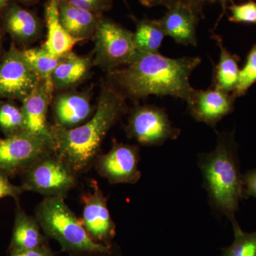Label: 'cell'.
<instances>
[{
  "mask_svg": "<svg viewBox=\"0 0 256 256\" xmlns=\"http://www.w3.org/2000/svg\"><path fill=\"white\" fill-rule=\"evenodd\" d=\"M136 23V32H133V40L138 52H160L165 36L164 32L156 20L132 18Z\"/></svg>",
  "mask_w": 256,
  "mask_h": 256,
  "instance_id": "cell-22",
  "label": "cell"
},
{
  "mask_svg": "<svg viewBox=\"0 0 256 256\" xmlns=\"http://www.w3.org/2000/svg\"><path fill=\"white\" fill-rule=\"evenodd\" d=\"M46 236L54 239L70 256H109L112 246L96 242L82 220L62 197H45L37 206L36 216Z\"/></svg>",
  "mask_w": 256,
  "mask_h": 256,
  "instance_id": "cell-4",
  "label": "cell"
},
{
  "mask_svg": "<svg viewBox=\"0 0 256 256\" xmlns=\"http://www.w3.org/2000/svg\"><path fill=\"white\" fill-rule=\"evenodd\" d=\"M58 12L62 26L69 34L79 42L94 36L102 15L82 9L60 0Z\"/></svg>",
  "mask_w": 256,
  "mask_h": 256,
  "instance_id": "cell-18",
  "label": "cell"
},
{
  "mask_svg": "<svg viewBox=\"0 0 256 256\" xmlns=\"http://www.w3.org/2000/svg\"><path fill=\"white\" fill-rule=\"evenodd\" d=\"M25 60L38 76L47 84H52V75L60 60V56L52 55L42 48H28L22 50Z\"/></svg>",
  "mask_w": 256,
  "mask_h": 256,
  "instance_id": "cell-23",
  "label": "cell"
},
{
  "mask_svg": "<svg viewBox=\"0 0 256 256\" xmlns=\"http://www.w3.org/2000/svg\"><path fill=\"white\" fill-rule=\"evenodd\" d=\"M210 37L220 50V60L214 66L212 86L226 92H233L238 80L240 57L230 53L224 46L222 37L214 32H212Z\"/></svg>",
  "mask_w": 256,
  "mask_h": 256,
  "instance_id": "cell-20",
  "label": "cell"
},
{
  "mask_svg": "<svg viewBox=\"0 0 256 256\" xmlns=\"http://www.w3.org/2000/svg\"><path fill=\"white\" fill-rule=\"evenodd\" d=\"M22 192L24 190L21 186L12 184L10 182L8 174L0 170V200L6 196L18 198Z\"/></svg>",
  "mask_w": 256,
  "mask_h": 256,
  "instance_id": "cell-30",
  "label": "cell"
},
{
  "mask_svg": "<svg viewBox=\"0 0 256 256\" xmlns=\"http://www.w3.org/2000/svg\"><path fill=\"white\" fill-rule=\"evenodd\" d=\"M235 100L232 94L210 86L205 90L194 88L186 104L193 118L215 130L218 122L233 112Z\"/></svg>",
  "mask_w": 256,
  "mask_h": 256,
  "instance_id": "cell-12",
  "label": "cell"
},
{
  "mask_svg": "<svg viewBox=\"0 0 256 256\" xmlns=\"http://www.w3.org/2000/svg\"><path fill=\"white\" fill-rule=\"evenodd\" d=\"M230 15L229 21L234 23L256 24V2L252 0L242 4H232L228 6Z\"/></svg>",
  "mask_w": 256,
  "mask_h": 256,
  "instance_id": "cell-28",
  "label": "cell"
},
{
  "mask_svg": "<svg viewBox=\"0 0 256 256\" xmlns=\"http://www.w3.org/2000/svg\"><path fill=\"white\" fill-rule=\"evenodd\" d=\"M201 18L184 8L176 6L168 10L162 18L156 20L166 36L178 44L196 46V28Z\"/></svg>",
  "mask_w": 256,
  "mask_h": 256,
  "instance_id": "cell-16",
  "label": "cell"
},
{
  "mask_svg": "<svg viewBox=\"0 0 256 256\" xmlns=\"http://www.w3.org/2000/svg\"><path fill=\"white\" fill-rule=\"evenodd\" d=\"M126 99L108 82L102 86L95 111L86 122L72 129L52 126L54 151L76 174L95 162L108 133L128 112Z\"/></svg>",
  "mask_w": 256,
  "mask_h": 256,
  "instance_id": "cell-2",
  "label": "cell"
},
{
  "mask_svg": "<svg viewBox=\"0 0 256 256\" xmlns=\"http://www.w3.org/2000/svg\"><path fill=\"white\" fill-rule=\"evenodd\" d=\"M244 198H256V169L250 170L242 174Z\"/></svg>",
  "mask_w": 256,
  "mask_h": 256,
  "instance_id": "cell-31",
  "label": "cell"
},
{
  "mask_svg": "<svg viewBox=\"0 0 256 256\" xmlns=\"http://www.w3.org/2000/svg\"><path fill=\"white\" fill-rule=\"evenodd\" d=\"M0 28L15 44L28 45L41 35L42 24L32 12L15 0H10L0 11Z\"/></svg>",
  "mask_w": 256,
  "mask_h": 256,
  "instance_id": "cell-13",
  "label": "cell"
},
{
  "mask_svg": "<svg viewBox=\"0 0 256 256\" xmlns=\"http://www.w3.org/2000/svg\"><path fill=\"white\" fill-rule=\"evenodd\" d=\"M198 166L210 205L229 220L236 218L244 194L238 146L233 132H218L215 149L198 156Z\"/></svg>",
  "mask_w": 256,
  "mask_h": 256,
  "instance_id": "cell-3",
  "label": "cell"
},
{
  "mask_svg": "<svg viewBox=\"0 0 256 256\" xmlns=\"http://www.w3.org/2000/svg\"><path fill=\"white\" fill-rule=\"evenodd\" d=\"M92 60L70 50L60 56L58 65L52 75L54 88L66 90L80 85L90 76Z\"/></svg>",
  "mask_w": 256,
  "mask_h": 256,
  "instance_id": "cell-17",
  "label": "cell"
},
{
  "mask_svg": "<svg viewBox=\"0 0 256 256\" xmlns=\"http://www.w3.org/2000/svg\"><path fill=\"white\" fill-rule=\"evenodd\" d=\"M0 129L5 137L26 132L22 108L12 102H0Z\"/></svg>",
  "mask_w": 256,
  "mask_h": 256,
  "instance_id": "cell-25",
  "label": "cell"
},
{
  "mask_svg": "<svg viewBox=\"0 0 256 256\" xmlns=\"http://www.w3.org/2000/svg\"><path fill=\"white\" fill-rule=\"evenodd\" d=\"M128 138L144 146H160L176 140L181 130L175 128L164 108L156 105H136L131 110L126 126Z\"/></svg>",
  "mask_w": 256,
  "mask_h": 256,
  "instance_id": "cell-7",
  "label": "cell"
},
{
  "mask_svg": "<svg viewBox=\"0 0 256 256\" xmlns=\"http://www.w3.org/2000/svg\"><path fill=\"white\" fill-rule=\"evenodd\" d=\"M67 1L74 6L101 15L104 12L110 10L112 5V0H67Z\"/></svg>",
  "mask_w": 256,
  "mask_h": 256,
  "instance_id": "cell-29",
  "label": "cell"
},
{
  "mask_svg": "<svg viewBox=\"0 0 256 256\" xmlns=\"http://www.w3.org/2000/svg\"><path fill=\"white\" fill-rule=\"evenodd\" d=\"M2 30L1 28H0V60H1L2 57L3 55H2Z\"/></svg>",
  "mask_w": 256,
  "mask_h": 256,
  "instance_id": "cell-36",
  "label": "cell"
},
{
  "mask_svg": "<svg viewBox=\"0 0 256 256\" xmlns=\"http://www.w3.org/2000/svg\"><path fill=\"white\" fill-rule=\"evenodd\" d=\"M10 1V0H0V11Z\"/></svg>",
  "mask_w": 256,
  "mask_h": 256,
  "instance_id": "cell-35",
  "label": "cell"
},
{
  "mask_svg": "<svg viewBox=\"0 0 256 256\" xmlns=\"http://www.w3.org/2000/svg\"><path fill=\"white\" fill-rule=\"evenodd\" d=\"M92 190L82 195L84 208L82 220L88 234L96 242L112 246L116 236V224L108 207V198L99 188L97 182L92 184Z\"/></svg>",
  "mask_w": 256,
  "mask_h": 256,
  "instance_id": "cell-11",
  "label": "cell"
},
{
  "mask_svg": "<svg viewBox=\"0 0 256 256\" xmlns=\"http://www.w3.org/2000/svg\"><path fill=\"white\" fill-rule=\"evenodd\" d=\"M256 82V44L247 56L246 62L242 69H240L236 86L232 95L236 98L246 95L248 89Z\"/></svg>",
  "mask_w": 256,
  "mask_h": 256,
  "instance_id": "cell-26",
  "label": "cell"
},
{
  "mask_svg": "<svg viewBox=\"0 0 256 256\" xmlns=\"http://www.w3.org/2000/svg\"><path fill=\"white\" fill-rule=\"evenodd\" d=\"M234 229V240L222 249L220 256H256V232H244L236 220H230Z\"/></svg>",
  "mask_w": 256,
  "mask_h": 256,
  "instance_id": "cell-24",
  "label": "cell"
},
{
  "mask_svg": "<svg viewBox=\"0 0 256 256\" xmlns=\"http://www.w3.org/2000/svg\"><path fill=\"white\" fill-rule=\"evenodd\" d=\"M60 0H48L45 6V20L47 28L46 40L43 47L56 56L70 52L78 43L64 30L58 12Z\"/></svg>",
  "mask_w": 256,
  "mask_h": 256,
  "instance_id": "cell-19",
  "label": "cell"
},
{
  "mask_svg": "<svg viewBox=\"0 0 256 256\" xmlns=\"http://www.w3.org/2000/svg\"><path fill=\"white\" fill-rule=\"evenodd\" d=\"M217 0H140V4L146 8L164 6L166 10L176 6H184L200 18H204L205 8L213 4Z\"/></svg>",
  "mask_w": 256,
  "mask_h": 256,
  "instance_id": "cell-27",
  "label": "cell"
},
{
  "mask_svg": "<svg viewBox=\"0 0 256 256\" xmlns=\"http://www.w3.org/2000/svg\"><path fill=\"white\" fill-rule=\"evenodd\" d=\"M10 256H55V254L48 245H44L36 248L11 252Z\"/></svg>",
  "mask_w": 256,
  "mask_h": 256,
  "instance_id": "cell-32",
  "label": "cell"
},
{
  "mask_svg": "<svg viewBox=\"0 0 256 256\" xmlns=\"http://www.w3.org/2000/svg\"><path fill=\"white\" fill-rule=\"evenodd\" d=\"M52 151L53 139L46 136L23 132L0 138V170L8 174L24 171Z\"/></svg>",
  "mask_w": 256,
  "mask_h": 256,
  "instance_id": "cell-8",
  "label": "cell"
},
{
  "mask_svg": "<svg viewBox=\"0 0 256 256\" xmlns=\"http://www.w3.org/2000/svg\"><path fill=\"white\" fill-rule=\"evenodd\" d=\"M139 161L138 146L114 140L110 151L98 156L94 163L98 174L116 184L137 183L141 178Z\"/></svg>",
  "mask_w": 256,
  "mask_h": 256,
  "instance_id": "cell-10",
  "label": "cell"
},
{
  "mask_svg": "<svg viewBox=\"0 0 256 256\" xmlns=\"http://www.w3.org/2000/svg\"><path fill=\"white\" fill-rule=\"evenodd\" d=\"M24 172V191L45 197L65 198L76 184V173L54 151L42 156Z\"/></svg>",
  "mask_w": 256,
  "mask_h": 256,
  "instance_id": "cell-6",
  "label": "cell"
},
{
  "mask_svg": "<svg viewBox=\"0 0 256 256\" xmlns=\"http://www.w3.org/2000/svg\"><path fill=\"white\" fill-rule=\"evenodd\" d=\"M15 1L18 2L20 3L21 4L28 5L33 4L37 0H15Z\"/></svg>",
  "mask_w": 256,
  "mask_h": 256,
  "instance_id": "cell-34",
  "label": "cell"
},
{
  "mask_svg": "<svg viewBox=\"0 0 256 256\" xmlns=\"http://www.w3.org/2000/svg\"><path fill=\"white\" fill-rule=\"evenodd\" d=\"M44 245H47L46 238L42 234L36 218L26 214L23 210H18L15 216L10 252Z\"/></svg>",
  "mask_w": 256,
  "mask_h": 256,
  "instance_id": "cell-21",
  "label": "cell"
},
{
  "mask_svg": "<svg viewBox=\"0 0 256 256\" xmlns=\"http://www.w3.org/2000/svg\"><path fill=\"white\" fill-rule=\"evenodd\" d=\"M202 63L198 56L172 58L160 52H138L128 65L108 73V82L126 98L171 96L188 102L194 88L190 77Z\"/></svg>",
  "mask_w": 256,
  "mask_h": 256,
  "instance_id": "cell-1",
  "label": "cell"
},
{
  "mask_svg": "<svg viewBox=\"0 0 256 256\" xmlns=\"http://www.w3.org/2000/svg\"><path fill=\"white\" fill-rule=\"evenodd\" d=\"M54 92L53 86L42 80L22 102L26 132L52 138V126L47 122V114L53 100Z\"/></svg>",
  "mask_w": 256,
  "mask_h": 256,
  "instance_id": "cell-15",
  "label": "cell"
},
{
  "mask_svg": "<svg viewBox=\"0 0 256 256\" xmlns=\"http://www.w3.org/2000/svg\"><path fill=\"white\" fill-rule=\"evenodd\" d=\"M14 43L0 60V100L22 102L42 82Z\"/></svg>",
  "mask_w": 256,
  "mask_h": 256,
  "instance_id": "cell-9",
  "label": "cell"
},
{
  "mask_svg": "<svg viewBox=\"0 0 256 256\" xmlns=\"http://www.w3.org/2000/svg\"><path fill=\"white\" fill-rule=\"evenodd\" d=\"M92 38V64L108 74L128 65L137 55L133 32L110 18L102 16Z\"/></svg>",
  "mask_w": 256,
  "mask_h": 256,
  "instance_id": "cell-5",
  "label": "cell"
},
{
  "mask_svg": "<svg viewBox=\"0 0 256 256\" xmlns=\"http://www.w3.org/2000/svg\"><path fill=\"white\" fill-rule=\"evenodd\" d=\"M52 108L56 124L66 129L80 126L90 119L95 111L88 92H64L53 98Z\"/></svg>",
  "mask_w": 256,
  "mask_h": 256,
  "instance_id": "cell-14",
  "label": "cell"
},
{
  "mask_svg": "<svg viewBox=\"0 0 256 256\" xmlns=\"http://www.w3.org/2000/svg\"><path fill=\"white\" fill-rule=\"evenodd\" d=\"M218 1L220 2V6H222V14L220 15V18H218V20H217L216 22L214 28V30H215L217 26H218V24L220 23V20H222V18H223L224 15L226 13V9L227 8H228V6H227V4H228V2H230L232 4H233L234 3V0H218ZM214 30H212V31H214Z\"/></svg>",
  "mask_w": 256,
  "mask_h": 256,
  "instance_id": "cell-33",
  "label": "cell"
}]
</instances>
